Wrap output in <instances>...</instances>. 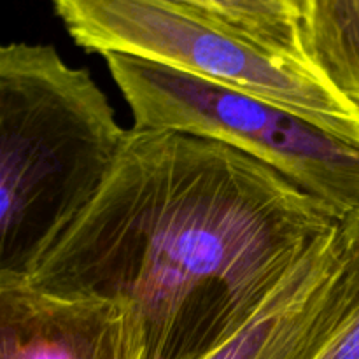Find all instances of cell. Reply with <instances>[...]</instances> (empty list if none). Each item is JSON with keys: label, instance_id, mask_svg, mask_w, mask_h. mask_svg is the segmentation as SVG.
Wrapping results in <instances>:
<instances>
[{"label": "cell", "instance_id": "ba28073f", "mask_svg": "<svg viewBox=\"0 0 359 359\" xmlns=\"http://www.w3.org/2000/svg\"><path fill=\"white\" fill-rule=\"evenodd\" d=\"M174 2L184 4L217 18L251 35L252 39L279 55L309 63L302 48L294 0H174Z\"/></svg>", "mask_w": 359, "mask_h": 359}, {"label": "cell", "instance_id": "52a82bcc", "mask_svg": "<svg viewBox=\"0 0 359 359\" xmlns=\"http://www.w3.org/2000/svg\"><path fill=\"white\" fill-rule=\"evenodd\" d=\"M307 62L359 109V0H294Z\"/></svg>", "mask_w": 359, "mask_h": 359}, {"label": "cell", "instance_id": "6da1fadb", "mask_svg": "<svg viewBox=\"0 0 359 359\" xmlns=\"http://www.w3.org/2000/svg\"><path fill=\"white\" fill-rule=\"evenodd\" d=\"M339 224L226 144L133 126L90 205L28 283L132 311L144 359H202Z\"/></svg>", "mask_w": 359, "mask_h": 359}, {"label": "cell", "instance_id": "277c9868", "mask_svg": "<svg viewBox=\"0 0 359 359\" xmlns=\"http://www.w3.org/2000/svg\"><path fill=\"white\" fill-rule=\"evenodd\" d=\"M104 58L139 128L226 144L279 172L339 221L359 207V144L249 91L133 56Z\"/></svg>", "mask_w": 359, "mask_h": 359}, {"label": "cell", "instance_id": "9c48e42d", "mask_svg": "<svg viewBox=\"0 0 359 359\" xmlns=\"http://www.w3.org/2000/svg\"><path fill=\"white\" fill-rule=\"evenodd\" d=\"M340 242L346 298L332 335L314 359H359V207L340 221Z\"/></svg>", "mask_w": 359, "mask_h": 359}, {"label": "cell", "instance_id": "8992f818", "mask_svg": "<svg viewBox=\"0 0 359 359\" xmlns=\"http://www.w3.org/2000/svg\"><path fill=\"white\" fill-rule=\"evenodd\" d=\"M344 298L339 224L233 337L202 359H314L339 321Z\"/></svg>", "mask_w": 359, "mask_h": 359}, {"label": "cell", "instance_id": "3957f363", "mask_svg": "<svg viewBox=\"0 0 359 359\" xmlns=\"http://www.w3.org/2000/svg\"><path fill=\"white\" fill-rule=\"evenodd\" d=\"M77 46L249 91L359 144V109L314 67L174 0H53Z\"/></svg>", "mask_w": 359, "mask_h": 359}, {"label": "cell", "instance_id": "5b68a950", "mask_svg": "<svg viewBox=\"0 0 359 359\" xmlns=\"http://www.w3.org/2000/svg\"><path fill=\"white\" fill-rule=\"evenodd\" d=\"M0 359H144V337L116 302L60 297L21 280L0 284Z\"/></svg>", "mask_w": 359, "mask_h": 359}, {"label": "cell", "instance_id": "7a4b0ae2", "mask_svg": "<svg viewBox=\"0 0 359 359\" xmlns=\"http://www.w3.org/2000/svg\"><path fill=\"white\" fill-rule=\"evenodd\" d=\"M126 130L51 46L0 44V284L30 280L100 189Z\"/></svg>", "mask_w": 359, "mask_h": 359}]
</instances>
